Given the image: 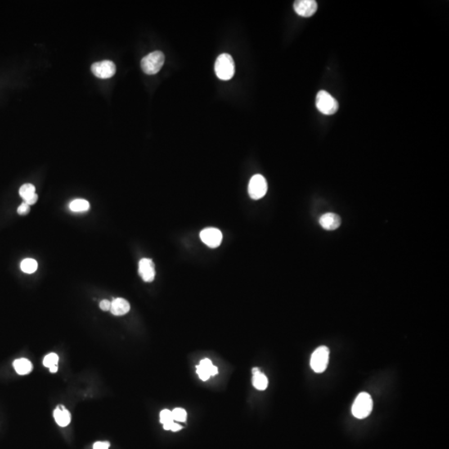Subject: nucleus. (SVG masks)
I'll list each match as a JSON object with an SVG mask.
<instances>
[{
  "instance_id": "nucleus-22",
  "label": "nucleus",
  "mask_w": 449,
  "mask_h": 449,
  "mask_svg": "<svg viewBox=\"0 0 449 449\" xmlns=\"http://www.w3.org/2000/svg\"><path fill=\"white\" fill-rule=\"evenodd\" d=\"M174 421L172 418V411H170L168 409H164L161 412L160 414V422L165 424V423H170V422Z\"/></svg>"
},
{
  "instance_id": "nucleus-13",
  "label": "nucleus",
  "mask_w": 449,
  "mask_h": 449,
  "mask_svg": "<svg viewBox=\"0 0 449 449\" xmlns=\"http://www.w3.org/2000/svg\"><path fill=\"white\" fill-rule=\"evenodd\" d=\"M130 304L123 298H117L112 301L111 313L116 316H122L128 313L130 311Z\"/></svg>"
},
{
  "instance_id": "nucleus-14",
  "label": "nucleus",
  "mask_w": 449,
  "mask_h": 449,
  "mask_svg": "<svg viewBox=\"0 0 449 449\" xmlns=\"http://www.w3.org/2000/svg\"><path fill=\"white\" fill-rule=\"evenodd\" d=\"M55 421L60 427H67L71 423V414L64 406H59L54 412Z\"/></svg>"
},
{
  "instance_id": "nucleus-8",
  "label": "nucleus",
  "mask_w": 449,
  "mask_h": 449,
  "mask_svg": "<svg viewBox=\"0 0 449 449\" xmlns=\"http://www.w3.org/2000/svg\"><path fill=\"white\" fill-rule=\"evenodd\" d=\"M200 237L207 246L210 248H217L222 241V233L217 228H207L202 231Z\"/></svg>"
},
{
  "instance_id": "nucleus-17",
  "label": "nucleus",
  "mask_w": 449,
  "mask_h": 449,
  "mask_svg": "<svg viewBox=\"0 0 449 449\" xmlns=\"http://www.w3.org/2000/svg\"><path fill=\"white\" fill-rule=\"evenodd\" d=\"M69 209L73 212H86L90 209V204L87 201L83 199H76L69 204Z\"/></svg>"
},
{
  "instance_id": "nucleus-6",
  "label": "nucleus",
  "mask_w": 449,
  "mask_h": 449,
  "mask_svg": "<svg viewBox=\"0 0 449 449\" xmlns=\"http://www.w3.org/2000/svg\"><path fill=\"white\" fill-rule=\"evenodd\" d=\"M267 181L262 175H255L250 180L248 192L253 200H259L264 197L267 192Z\"/></svg>"
},
{
  "instance_id": "nucleus-18",
  "label": "nucleus",
  "mask_w": 449,
  "mask_h": 449,
  "mask_svg": "<svg viewBox=\"0 0 449 449\" xmlns=\"http://www.w3.org/2000/svg\"><path fill=\"white\" fill-rule=\"evenodd\" d=\"M252 383H253V386H254L255 388L258 389V390H266L267 387H268V379H267V377L263 373L260 372L259 374L253 375Z\"/></svg>"
},
{
  "instance_id": "nucleus-5",
  "label": "nucleus",
  "mask_w": 449,
  "mask_h": 449,
  "mask_svg": "<svg viewBox=\"0 0 449 449\" xmlns=\"http://www.w3.org/2000/svg\"><path fill=\"white\" fill-rule=\"evenodd\" d=\"M329 351L326 346H320L311 355V366L315 373H323L329 364Z\"/></svg>"
},
{
  "instance_id": "nucleus-25",
  "label": "nucleus",
  "mask_w": 449,
  "mask_h": 449,
  "mask_svg": "<svg viewBox=\"0 0 449 449\" xmlns=\"http://www.w3.org/2000/svg\"><path fill=\"white\" fill-rule=\"evenodd\" d=\"M110 442H96L93 444V449H109Z\"/></svg>"
},
{
  "instance_id": "nucleus-1",
  "label": "nucleus",
  "mask_w": 449,
  "mask_h": 449,
  "mask_svg": "<svg viewBox=\"0 0 449 449\" xmlns=\"http://www.w3.org/2000/svg\"><path fill=\"white\" fill-rule=\"evenodd\" d=\"M235 62L228 54L219 55L215 63V73L221 80L228 81L235 74Z\"/></svg>"
},
{
  "instance_id": "nucleus-11",
  "label": "nucleus",
  "mask_w": 449,
  "mask_h": 449,
  "mask_svg": "<svg viewBox=\"0 0 449 449\" xmlns=\"http://www.w3.org/2000/svg\"><path fill=\"white\" fill-rule=\"evenodd\" d=\"M35 191V186H33V184H24L19 189V195L23 198L24 203L28 206H31L35 204L38 199Z\"/></svg>"
},
{
  "instance_id": "nucleus-2",
  "label": "nucleus",
  "mask_w": 449,
  "mask_h": 449,
  "mask_svg": "<svg viewBox=\"0 0 449 449\" xmlns=\"http://www.w3.org/2000/svg\"><path fill=\"white\" fill-rule=\"evenodd\" d=\"M164 63V54L161 51H155L141 59V69L147 75H154L161 70Z\"/></svg>"
},
{
  "instance_id": "nucleus-27",
  "label": "nucleus",
  "mask_w": 449,
  "mask_h": 449,
  "mask_svg": "<svg viewBox=\"0 0 449 449\" xmlns=\"http://www.w3.org/2000/svg\"><path fill=\"white\" fill-rule=\"evenodd\" d=\"M260 372H261V369H259V368H254V369H252V374H253V375L259 374Z\"/></svg>"
},
{
  "instance_id": "nucleus-21",
  "label": "nucleus",
  "mask_w": 449,
  "mask_h": 449,
  "mask_svg": "<svg viewBox=\"0 0 449 449\" xmlns=\"http://www.w3.org/2000/svg\"><path fill=\"white\" fill-rule=\"evenodd\" d=\"M172 413V418L173 420L177 422H186V412L185 409L177 408L175 409Z\"/></svg>"
},
{
  "instance_id": "nucleus-26",
  "label": "nucleus",
  "mask_w": 449,
  "mask_h": 449,
  "mask_svg": "<svg viewBox=\"0 0 449 449\" xmlns=\"http://www.w3.org/2000/svg\"><path fill=\"white\" fill-rule=\"evenodd\" d=\"M181 428H182V426L179 425L177 423H174L173 425H172V428H171V430L173 431V432H177V431L181 430Z\"/></svg>"
},
{
  "instance_id": "nucleus-16",
  "label": "nucleus",
  "mask_w": 449,
  "mask_h": 449,
  "mask_svg": "<svg viewBox=\"0 0 449 449\" xmlns=\"http://www.w3.org/2000/svg\"><path fill=\"white\" fill-rule=\"evenodd\" d=\"M13 365H14V369L17 372V374H19V375H26V374H29L33 370L32 363L29 360H27V359H24V358L14 360Z\"/></svg>"
},
{
  "instance_id": "nucleus-19",
  "label": "nucleus",
  "mask_w": 449,
  "mask_h": 449,
  "mask_svg": "<svg viewBox=\"0 0 449 449\" xmlns=\"http://www.w3.org/2000/svg\"><path fill=\"white\" fill-rule=\"evenodd\" d=\"M20 267H21L23 272L27 273V274H32V273H34L37 271L38 262L35 260H33V259H24V261L21 262Z\"/></svg>"
},
{
  "instance_id": "nucleus-7",
  "label": "nucleus",
  "mask_w": 449,
  "mask_h": 449,
  "mask_svg": "<svg viewBox=\"0 0 449 449\" xmlns=\"http://www.w3.org/2000/svg\"><path fill=\"white\" fill-rule=\"evenodd\" d=\"M91 70L96 78L107 79L115 74L116 66L113 62L104 60L92 64Z\"/></svg>"
},
{
  "instance_id": "nucleus-10",
  "label": "nucleus",
  "mask_w": 449,
  "mask_h": 449,
  "mask_svg": "<svg viewBox=\"0 0 449 449\" xmlns=\"http://www.w3.org/2000/svg\"><path fill=\"white\" fill-rule=\"evenodd\" d=\"M138 273L145 282H153L156 276L155 265L153 260L148 258L141 259L139 261Z\"/></svg>"
},
{
  "instance_id": "nucleus-15",
  "label": "nucleus",
  "mask_w": 449,
  "mask_h": 449,
  "mask_svg": "<svg viewBox=\"0 0 449 449\" xmlns=\"http://www.w3.org/2000/svg\"><path fill=\"white\" fill-rule=\"evenodd\" d=\"M212 360L209 359H204L200 362V365L196 366V373L198 376L203 381H207L211 377V369L212 367Z\"/></svg>"
},
{
  "instance_id": "nucleus-20",
  "label": "nucleus",
  "mask_w": 449,
  "mask_h": 449,
  "mask_svg": "<svg viewBox=\"0 0 449 449\" xmlns=\"http://www.w3.org/2000/svg\"><path fill=\"white\" fill-rule=\"evenodd\" d=\"M58 363H59V355L55 353L46 355L43 359V365L48 369L58 366Z\"/></svg>"
},
{
  "instance_id": "nucleus-24",
  "label": "nucleus",
  "mask_w": 449,
  "mask_h": 449,
  "mask_svg": "<svg viewBox=\"0 0 449 449\" xmlns=\"http://www.w3.org/2000/svg\"><path fill=\"white\" fill-rule=\"evenodd\" d=\"M111 306H112V302L108 301V300H104V301H102L101 302H100V308H101L102 311H110Z\"/></svg>"
},
{
  "instance_id": "nucleus-23",
  "label": "nucleus",
  "mask_w": 449,
  "mask_h": 449,
  "mask_svg": "<svg viewBox=\"0 0 449 449\" xmlns=\"http://www.w3.org/2000/svg\"><path fill=\"white\" fill-rule=\"evenodd\" d=\"M17 212H18V214L19 215L26 216L30 212V206H28L25 203H23L19 206V208L17 210Z\"/></svg>"
},
{
  "instance_id": "nucleus-12",
  "label": "nucleus",
  "mask_w": 449,
  "mask_h": 449,
  "mask_svg": "<svg viewBox=\"0 0 449 449\" xmlns=\"http://www.w3.org/2000/svg\"><path fill=\"white\" fill-rule=\"evenodd\" d=\"M320 226L327 231H334L340 226L341 219L334 213H326L320 218Z\"/></svg>"
},
{
  "instance_id": "nucleus-3",
  "label": "nucleus",
  "mask_w": 449,
  "mask_h": 449,
  "mask_svg": "<svg viewBox=\"0 0 449 449\" xmlns=\"http://www.w3.org/2000/svg\"><path fill=\"white\" fill-rule=\"evenodd\" d=\"M373 410V400L369 393L363 392L358 395L352 406V414L357 419L367 418Z\"/></svg>"
},
{
  "instance_id": "nucleus-9",
  "label": "nucleus",
  "mask_w": 449,
  "mask_h": 449,
  "mask_svg": "<svg viewBox=\"0 0 449 449\" xmlns=\"http://www.w3.org/2000/svg\"><path fill=\"white\" fill-rule=\"evenodd\" d=\"M315 0H297L294 3V10L298 15L305 18L313 16L317 10Z\"/></svg>"
},
{
  "instance_id": "nucleus-4",
  "label": "nucleus",
  "mask_w": 449,
  "mask_h": 449,
  "mask_svg": "<svg viewBox=\"0 0 449 449\" xmlns=\"http://www.w3.org/2000/svg\"><path fill=\"white\" fill-rule=\"evenodd\" d=\"M316 108L325 115H333L339 109V104L326 91H320L316 96Z\"/></svg>"
}]
</instances>
